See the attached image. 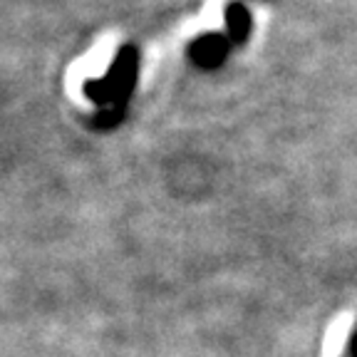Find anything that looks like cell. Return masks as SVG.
Segmentation results:
<instances>
[{
    "label": "cell",
    "instance_id": "1",
    "mask_svg": "<svg viewBox=\"0 0 357 357\" xmlns=\"http://www.w3.org/2000/svg\"><path fill=\"white\" fill-rule=\"evenodd\" d=\"M137 73H139V50L134 45H124L117 50L114 62L105 75L114 109H124L134 84H137Z\"/></svg>",
    "mask_w": 357,
    "mask_h": 357
},
{
    "label": "cell",
    "instance_id": "2",
    "mask_svg": "<svg viewBox=\"0 0 357 357\" xmlns=\"http://www.w3.org/2000/svg\"><path fill=\"white\" fill-rule=\"evenodd\" d=\"M231 40L223 38L218 33H206L196 38L194 43L189 45V57L204 70H213V67H221L226 55H229Z\"/></svg>",
    "mask_w": 357,
    "mask_h": 357
},
{
    "label": "cell",
    "instance_id": "3",
    "mask_svg": "<svg viewBox=\"0 0 357 357\" xmlns=\"http://www.w3.org/2000/svg\"><path fill=\"white\" fill-rule=\"evenodd\" d=\"M226 33H229V40L234 45H245L248 35H251V10L243 6V3H229L226 6Z\"/></svg>",
    "mask_w": 357,
    "mask_h": 357
},
{
    "label": "cell",
    "instance_id": "4",
    "mask_svg": "<svg viewBox=\"0 0 357 357\" xmlns=\"http://www.w3.org/2000/svg\"><path fill=\"white\" fill-rule=\"evenodd\" d=\"M84 95L89 97V100L95 102V105H112V95H109V87H107V79L105 77H92L84 82Z\"/></svg>",
    "mask_w": 357,
    "mask_h": 357
}]
</instances>
